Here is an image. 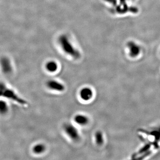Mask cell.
<instances>
[{"instance_id": "6da1fadb", "label": "cell", "mask_w": 160, "mask_h": 160, "mask_svg": "<svg viewBox=\"0 0 160 160\" xmlns=\"http://www.w3.org/2000/svg\"><path fill=\"white\" fill-rule=\"evenodd\" d=\"M58 41L63 51L75 59L81 58V53L73 46L66 35H61L58 38Z\"/></svg>"}, {"instance_id": "7a4b0ae2", "label": "cell", "mask_w": 160, "mask_h": 160, "mask_svg": "<svg viewBox=\"0 0 160 160\" xmlns=\"http://www.w3.org/2000/svg\"><path fill=\"white\" fill-rule=\"evenodd\" d=\"M0 85L1 96L4 98L10 99L22 105H25L27 104L25 100L20 97L13 90L6 87L4 84L1 82Z\"/></svg>"}, {"instance_id": "3957f363", "label": "cell", "mask_w": 160, "mask_h": 160, "mask_svg": "<svg viewBox=\"0 0 160 160\" xmlns=\"http://www.w3.org/2000/svg\"><path fill=\"white\" fill-rule=\"evenodd\" d=\"M63 130L67 136L72 140L78 141L81 138L79 132L77 128L70 123H65L63 126Z\"/></svg>"}, {"instance_id": "277c9868", "label": "cell", "mask_w": 160, "mask_h": 160, "mask_svg": "<svg viewBox=\"0 0 160 160\" xmlns=\"http://www.w3.org/2000/svg\"><path fill=\"white\" fill-rule=\"evenodd\" d=\"M46 85L49 90L54 91L61 92L64 91L65 90L64 84L55 80H49L46 82Z\"/></svg>"}, {"instance_id": "5b68a950", "label": "cell", "mask_w": 160, "mask_h": 160, "mask_svg": "<svg viewBox=\"0 0 160 160\" xmlns=\"http://www.w3.org/2000/svg\"><path fill=\"white\" fill-rule=\"evenodd\" d=\"M79 96L80 98L83 101H89L93 96V92L89 87H84L80 90Z\"/></svg>"}, {"instance_id": "8992f818", "label": "cell", "mask_w": 160, "mask_h": 160, "mask_svg": "<svg viewBox=\"0 0 160 160\" xmlns=\"http://www.w3.org/2000/svg\"><path fill=\"white\" fill-rule=\"evenodd\" d=\"M127 46L129 49V55L132 58L138 56L140 52V48L137 44L133 41H129L128 43Z\"/></svg>"}, {"instance_id": "52a82bcc", "label": "cell", "mask_w": 160, "mask_h": 160, "mask_svg": "<svg viewBox=\"0 0 160 160\" xmlns=\"http://www.w3.org/2000/svg\"><path fill=\"white\" fill-rule=\"evenodd\" d=\"M123 7L121 8L120 6H116V11L117 13L120 14H124L130 12L133 13H137L138 12V9L136 7L133 6H130L129 7L127 4L122 5Z\"/></svg>"}, {"instance_id": "ba28073f", "label": "cell", "mask_w": 160, "mask_h": 160, "mask_svg": "<svg viewBox=\"0 0 160 160\" xmlns=\"http://www.w3.org/2000/svg\"><path fill=\"white\" fill-rule=\"evenodd\" d=\"M2 70L4 73H10L12 71V67L10 60L7 58H3L1 60Z\"/></svg>"}, {"instance_id": "9c48e42d", "label": "cell", "mask_w": 160, "mask_h": 160, "mask_svg": "<svg viewBox=\"0 0 160 160\" xmlns=\"http://www.w3.org/2000/svg\"><path fill=\"white\" fill-rule=\"evenodd\" d=\"M75 123L80 126H85L89 123V118L83 114H77L74 117Z\"/></svg>"}, {"instance_id": "30bf717a", "label": "cell", "mask_w": 160, "mask_h": 160, "mask_svg": "<svg viewBox=\"0 0 160 160\" xmlns=\"http://www.w3.org/2000/svg\"><path fill=\"white\" fill-rule=\"evenodd\" d=\"M46 70L50 73L55 72L58 69V65L54 61H49L46 64Z\"/></svg>"}, {"instance_id": "8fae6325", "label": "cell", "mask_w": 160, "mask_h": 160, "mask_svg": "<svg viewBox=\"0 0 160 160\" xmlns=\"http://www.w3.org/2000/svg\"><path fill=\"white\" fill-rule=\"evenodd\" d=\"M46 147L44 144L38 143L33 147V152L36 154H40L43 153L46 150Z\"/></svg>"}, {"instance_id": "7c38bea8", "label": "cell", "mask_w": 160, "mask_h": 160, "mask_svg": "<svg viewBox=\"0 0 160 160\" xmlns=\"http://www.w3.org/2000/svg\"><path fill=\"white\" fill-rule=\"evenodd\" d=\"M95 140L97 145H102L103 143L104 139L102 133L100 131H97L95 133Z\"/></svg>"}, {"instance_id": "4fadbf2b", "label": "cell", "mask_w": 160, "mask_h": 160, "mask_svg": "<svg viewBox=\"0 0 160 160\" xmlns=\"http://www.w3.org/2000/svg\"><path fill=\"white\" fill-rule=\"evenodd\" d=\"M8 111V106L6 102L1 101L0 103V112L1 114H5Z\"/></svg>"}, {"instance_id": "5bb4252c", "label": "cell", "mask_w": 160, "mask_h": 160, "mask_svg": "<svg viewBox=\"0 0 160 160\" xmlns=\"http://www.w3.org/2000/svg\"><path fill=\"white\" fill-rule=\"evenodd\" d=\"M105 1L113 4L114 6H117V0H105Z\"/></svg>"}, {"instance_id": "9a60e30c", "label": "cell", "mask_w": 160, "mask_h": 160, "mask_svg": "<svg viewBox=\"0 0 160 160\" xmlns=\"http://www.w3.org/2000/svg\"><path fill=\"white\" fill-rule=\"evenodd\" d=\"M126 0H120V5H126Z\"/></svg>"}]
</instances>
